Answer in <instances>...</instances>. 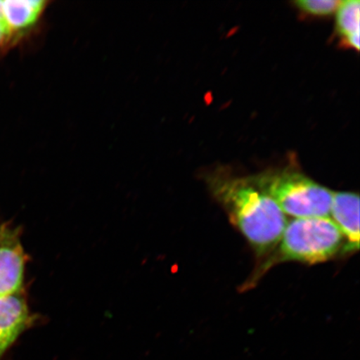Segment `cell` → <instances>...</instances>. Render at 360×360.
Returning <instances> with one entry per match:
<instances>
[{
  "instance_id": "obj_1",
  "label": "cell",
  "mask_w": 360,
  "mask_h": 360,
  "mask_svg": "<svg viewBox=\"0 0 360 360\" xmlns=\"http://www.w3.org/2000/svg\"><path fill=\"white\" fill-rule=\"evenodd\" d=\"M206 180L214 199L255 253L269 254L288 223L276 202L256 187L250 177H238L220 170L209 174Z\"/></svg>"
},
{
  "instance_id": "obj_2",
  "label": "cell",
  "mask_w": 360,
  "mask_h": 360,
  "mask_svg": "<svg viewBox=\"0 0 360 360\" xmlns=\"http://www.w3.org/2000/svg\"><path fill=\"white\" fill-rule=\"evenodd\" d=\"M25 262L19 229L0 223V358L31 321L22 294Z\"/></svg>"
},
{
  "instance_id": "obj_3",
  "label": "cell",
  "mask_w": 360,
  "mask_h": 360,
  "mask_svg": "<svg viewBox=\"0 0 360 360\" xmlns=\"http://www.w3.org/2000/svg\"><path fill=\"white\" fill-rule=\"evenodd\" d=\"M346 241L330 217L295 219L287 223L277 245L261 265L264 274L274 264L288 261L315 264L345 254Z\"/></svg>"
},
{
  "instance_id": "obj_4",
  "label": "cell",
  "mask_w": 360,
  "mask_h": 360,
  "mask_svg": "<svg viewBox=\"0 0 360 360\" xmlns=\"http://www.w3.org/2000/svg\"><path fill=\"white\" fill-rule=\"evenodd\" d=\"M250 179L285 214L295 219L330 217L334 192L294 168L268 170Z\"/></svg>"
},
{
  "instance_id": "obj_5",
  "label": "cell",
  "mask_w": 360,
  "mask_h": 360,
  "mask_svg": "<svg viewBox=\"0 0 360 360\" xmlns=\"http://www.w3.org/2000/svg\"><path fill=\"white\" fill-rule=\"evenodd\" d=\"M330 214L333 221L345 237V254L358 250L359 248V196L358 193L334 192Z\"/></svg>"
},
{
  "instance_id": "obj_6",
  "label": "cell",
  "mask_w": 360,
  "mask_h": 360,
  "mask_svg": "<svg viewBox=\"0 0 360 360\" xmlns=\"http://www.w3.org/2000/svg\"><path fill=\"white\" fill-rule=\"evenodd\" d=\"M46 4L42 0L2 1L4 20L15 39L17 36L34 26L41 15Z\"/></svg>"
},
{
  "instance_id": "obj_7",
  "label": "cell",
  "mask_w": 360,
  "mask_h": 360,
  "mask_svg": "<svg viewBox=\"0 0 360 360\" xmlns=\"http://www.w3.org/2000/svg\"><path fill=\"white\" fill-rule=\"evenodd\" d=\"M336 27L344 41L359 34L360 3L359 0L340 1L337 8Z\"/></svg>"
},
{
  "instance_id": "obj_8",
  "label": "cell",
  "mask_w": 360,
  "mask_h": 360,
  "mask_svg": "<svg viewBox=\"0 0 360 360\" xmlns=\"http://www.w3.org/2000/svg\"><path fill=\"white\" fill-rule=\"evenodd\" d=\"M295 6L300 10L313 15H328L337 11L338 0H298Z\"/></svg>"
},
{
  "instance_id": "obj_9",
  "label": "cell",
  "mask_w": 360,
  "mask_h": 360,
  "mask_svg": "<svg viewBox=\"0 0 360 360\" xmlns=\"http://www.w3.org/2000/svg\"><path fill=\"white\" fill-rule=\"evenodd\" d=\"M15 40L8 25L0 21V51L7 49Z\"/></svg>"
}]
</instances>
